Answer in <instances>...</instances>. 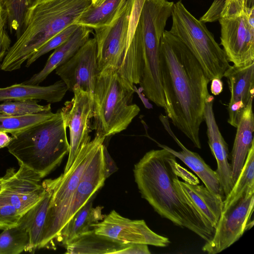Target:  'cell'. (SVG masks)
Instances as JSON below:
<instances>
[{"mask_svg": "<svg viewBox=\"0 0 254 254\" xmlns=\"http://www.w3.org/2000/svg\"><path fill=\"white\" fill-rule=\"evenodd\" d=\"M36 0H0L7 14V24L11 34L19 36L27 10Z\"/></svg>", "mask_w": 254, "mask_h": 254, "instance_id": "4dcf8cb0", "label": "cell"}, {"mask_svg": "<svg viewBox=\"0 0 254 254\" xmlns=\"http://www.w3.org/2000/svg\"><path fill=\"white\" fill-rule=\"evenodd\" d=\"M103 143L99 145L81 176L69 213L68 222L104 185L106 179L104 175Z\"/></svg>", "mask_w": 254, "mask_h": 254, "instance_id": "ac0fdd59", "label": "cell"}, {"mask_svg": "<svg viewBox=\"0 0 254 254\" xmlns=\"http://www.w3.org/2000/svg\"><path fill=\"white\" fill-rule=\"evenodd\" d=\"M223 77L227 79L230 92L228 105V123L236 127L254 95V62L242 66L230 65Z\"/></svg>", "mask_w": 254, "mask_h": 254, "instance_id": "9a60e30c", "label": "cell"}, {"mask_svg": "<svg viewBox=\"0 0 254 254\" xmlns=\"http://www.w3.org/2000/svg\"><path fill=\"white\" fill-rule=\"evenodd\" d=\"M178 182L183 191L215 229L223 209V197L211 192L203 185L179 180Z\"/></svg>", "mask_w": 254, "mask_h": 254, "instance_id": "7402d4cb", "label": "cell"}, {"mask_svg": "<svg viewBox=\"0 0 254 254\" xmlns=\"http://www.w3.org/2000/svg\"><path fill=\"white\" fill-rule=\"evenodd\" d=\"M134 0H125L112 20L94 30L99 71L106 67L116 70L133 84H139L141 69L128 52V34Z\"/></svg>", "mask_w": 254, "mask_h": 254, "instance_id": "52a82bcc", "label": "cell"}, {"mask_svg": "<svg viewBox=\"0 0 254 254\" xmlns=\"http://www.w3.org/2000/svg\"><path fill=\"white\" fill-rule=\"evenodd\" d=\"M106 137L95 134L92 140L81 145L69 169L54 179H46L52 193L39 249L54 248L68 222L76 191L81 176L97 148Z\"/></svg>", "mask_w": 254, "mask_h": 254, "instance_id": "8992f818", "label": "cell"}, {"mask_svg": "<svg viewBox=\"0 0 254 254\" xmlns=\"http://www.w3.org/2000/svg\"><path fill=\"white\" fill-rule=\"evenodd\" d=\"M92 31L90 28L79 25L66 42L54 50L42 69L23 83L39 85L53 71L66 62L76 53L90 38Z\"/></svg>", "mask_w": 254, "mask_h": 254, "instance_id": "d6986e66", "label": "cell"}, {"mask_svg": "<svg viewBox=\"0 0 254 254\" xmlns=\"http://www.w3.org/2000/svg\"><path fill=\"white\" fill-rule=\"evenodd\" d=\"M103 152L104 163V175L106 179L112 174L116 172L118 168L115 161L110 155L107 146L104 144V142L103 145Z\"/></svg>", "mask_w": 254, "mask_h": 254, "instance_id": "836d02e7", "label": "cell"}, {"mask_svg": "<svg viewBox=\"0 0 254 254\" xmlns=\"http://www.w3.org/2000/svg\"><path fill=\"white\" fill-rule=\"evenodd\" d=\"M129 244H123L95 233L93 229L77 237L65 246L67 254H119Z\"/></svg>", "mask_w": 254, "mask_h": 254, "instance_id": "603a6c76", "label": "cell"}, {"mask_svg": "<svg viewBox=\"0 0 254 254\" xmlns=\"http://www.w3.org/2000/svg\"><path fill=\"white\" fill-rule=\"evenodd\" d=\"M159 119L168 134L173 138L182 150L178 151L170 147L156 142L158 145L173 154L189 167L199 177L205 187L211 192L224 197L217 173L213 170L197 153L187 148L175 135L171 128L168 118L162 114Z\"/></svg>", "mask_w": 254, "mask_h": 254, "instance_id": "e0dca14e", "label": "cell"}, {"mask_svg": "<svg viewBox=\"0 0 254 254\" xmlns=\"http://www.w3.org/2000/svg\"><path fill=\"white\" fill-rule=\"evenodd\" d=\"M72 98L60 109L70 134L69 151L64 173L70 167L81 146L91 140V120L93 118L92 93L76 88Z\"/></svg>", "mask_w": 254, "mask_h": 254, "instance_id": "7c38bea8", "label": "cell"}, {"mask_svg": "<svg viewBox=\"0 0 254 254\" xmlns=\"http://www.w3.org/2000/svg\"><path fill=\"white\" fill-rule=\"evenodd\" d=\"M252 104L253 102H251L246 108L236 127L230 163L234 184L244 165L252 144L254 142V118Z\"/></svg>", "mask_w": 254, "mask_h": 254, "instance_id": "44dd1931", "label": "cell"}, {"mask_svg": "<svg viewBox=\"0 0 254 254\" xmlns=\"http://www.w3.org/2000/svg\"><path fill=\"white\" fill-rule=\"evenodd\" d=\"M92 0H36L25 13L15 42L0 63V70L19 69L41 47L74 24Z\"/></svg>", "mask_w": 254, "mask_h": 254, "instance_id": "3957f363", "label": "cell"}, {"mask_svg": "<svg viewBox=\"0 0 254 254\" xmlns=\"http://www.w3.org/2000/svg\"><path fill=\"white\" fill-rule=\"evenodd\" d=\"M56 73L66 84L68 90L76 88L93 93L99 72L95 38H90L66 62L57 67Z\"/></svg>", "mask_w": 254, "mask_h": 254, "instance_id": "5bb4252c", "label": "cell"}, {"mask_svg": "<svg viewBox=\"0 0 254 254\" xmlns=\"http://www.w3.org/2000/svg\"><path fill=\"white\" fill-rule=\"evenodd\" d=\"M65 83L60 80L46 86L16 83L0 87V102L8 100H43L49 103L60 102L67 91Z\"/></svg>", "mask_w": 254, "mask_h": 254, "instance_id": "ffe728a7", "label": "cell"}, {"mask_svg": "<svg viewBox=\"0 0 254 254\" xmlns=\"http://www.w3.org/2000/svg\"><path fill=\"white\" fill-rule=\"evenodd\" d=\"M254 206V194L241 198L236 204L222 211L212 238L206 242L203 252L216 254L237 241L254 225L252 219Z\"/></svg>", "mask_w": 254, "mask_h": 254, "instance_id": "8fae6325", "label": "cell"}, {"mask_svg": "<svg viewBox=\"0 0 254 254\" xmlns=\"http://www.w3.org/2000/svg\"><path fill=\"white\" fill-rule=\"evenodd\" d=\"M220 44L228 62L242 66L254 62V7L242 14L220 19Z\"/></svg>", "mask_w": 254, "mask_h": 254, "instance_id": "30bf717a", "label": "cell"}, {"mask_svg": "<svg viewBox=\"0 0 254 254\" xmlns=\"http://www.w3.org/2000/svg\"><path fill=\"white\" fill-rule=\"evenodd\" d=\"M7 24V14L0 1V31L5 28Z\"/></svg>", "mask_w": 254, "mask_h": 254, "instance_id": "f35d334b", "label": "cell"}, {"mask_svg": "<svg viewBox=\"0 0 254 254\" xmlns=\"http://www.w3.org/2000/svg\"><path fill=\"white\" fill-rule=\"evenodd\" d=\"M171 16L169 31L191 52L210 81L222 79L230 65L205 23L195 18L181 0L174 3Z\"/></svg>", "mask_w": 254, "mask_h": 254, "instance_id": "ba28073f", "label": "cell"}, {"mask_svg": "<svg viewBox=\"0 0 254 254\" xmlns=\"http://www.w3.org/2000/svg\"><path fill=\"white\" fill-rule=\"evenodd\" d=\"M210 81L211 93L214 95H219L223 89V83L221 79L213 78Z\"/></svg>", "mask_w": 254, "mask_h": 254, "instance_id": "8d00e7d4", "label": "cell"}, {"mask_svg": "<svg viewBox=\"0 0 254 254\" xmlns=\"http://www.w3.org/2000/svg\"><path fill=\"white\" fill-rule=\"evenodd\" d=\"M7 169L0 177V229L19 225L22 216L43 197L45 189L42 178L20 165Z\"/></svg>", "mask_w": 254, "mask_h": 254, "instance_id": "9c48e42d", "label": "cell"}, {"mask_svg": "<svg viewBox=\"0 0 254 254\" xmlns=\"http://www.w3.org/2000/svg\"><path fill=\"white\" fill-rule=\"evenodd\" d=\"M159 60L166 116L201 149L199 129L210 81L189 49L168 30L161 39Z\"/></svg>", "mask_w": 254, "mask_h": 254, "instance_id": "6da1fadb", "label": "cell"}, {"mask_svg": "<svg viewBox=\"0 0 254 254\" xmlns=\"http://www.w3.org/2000/svg\"><path fill=\"white\" fill-rule=\"evenodd\" d=\"M252 7L254 0H214L199 20L204 23L213 22L221 18L240 15Z\"/></svg>", "mask_w": 254, "mask_h": 254, "instance_id": "83f0119b", "label": "cell"}, {"mask_svg": "<svg viewBox=\"0 0 254 254\" xmlns=\"http://www.w3.org/2000/svg\"><path fill=\"white\" fill-rule=\"evenodd\" d=\"M51 111V103L40 105L37 100H8L0 104V113L12 116H25Z\"/></svg>", "mask_w": 254, "mask_h": 254, "instance_id": "1f68e13d", "label": "cell"}, {"mask_svg": "<svg viewBox=\"0 0 254 254\" xmlns=\"http://www.w3.org/2000/svg\"><path fill=\"white\" fill-rule=\"evenodd\" d=\"M11 40L5 28L0 31V61H1L10 47Z\"/></svg>", "mask_w": 254, "mask_h": 254, "instance_id": "d590c367", "label": "cell"}, {"mask_svg": "<svg viewBox=\"0 0 254 254\" xmlns=\"http://www.w3.org/2000/svg\"><path fill=\"white\" fill-rule=\"evenodd\" d=\"M95 194L71 218L63 229L57 243L65 246L71 241L91 230V225L102 220L105 216L102 213L103 207H93Z\"/></svg>", "mask_w": 254, "mask_h": 254, "instance_id": "d4e9b609", "label": "cell"}, {"mask_svg": "<svg viewBox=\"0 0 254 254\" xmlns=\"http://www.w3.org/2000/svg\"><path fill=\"white\" fill-rule=\"evenodd\" d=\"M91 227L95 233L123 244H144L164 248L171 243L168 238L151 230L144 220H130L114 210Z\"/></svg>", "mask_w": 254, "mask_h": 254, "instance_id": "4fadbf2b", "label": "cell"}, {"mask_svg": "<svg viewBox=\"0 0 254 254\" xmlns=\"http://www.w3.org/2000/svg\"><path fill=\"white\" fill-rule=\"evenodd\" d=\"M134 92V84L115 69L99 71L92 93L95 134L107 138L127 128L140 112L132 103Z\"/></svg>", "mask_w": 254, "mask_h": 254, "instance_id": "5b68a950", "label": "cell"}, {"mask_svg": "<svg viewBox=\"0 0 254 254\" xmlns=\"http://www.w3.org/2000/svg\"><path fill=\"white\" fill-rule=\"evenodd\" d=\"M176 158L164 148L149 151L134 165L135 183L142 197L161 217L207 242L214 229L181 189Z\"/></svg>", "mask_w": 254, "mask_h": 254, "instance_id": "7a4b0ae2", "label": "cell"}, {"mask_svg": "<svg viewBox=\"0 0 254 254\" xmlns=\"http://www.w3.org/2000/svg\"><path fill=\"white\" fill-rule=\"evenodd\" d=\"M29 238L25 228L20 223L7 228L0 234V254H19L26 252Z\"/></svg>", "mask_w": 254, "mask_h": 254, "instance_id": "f546056e", "label": "cell"}, {"mask_svg": "<svg viewBox=\"0 0 254 254\" xmlns=\"http://www.w3.org/2000/svg\"><path fill=\"white\" fill-rule=\"evenodd\" d=\"M79 25L72 24L52 37L41 47L26 62V66L29 67L39 58L66 42L75 32Z\"/></svg>", "mask_w": 254, "mask_h": 254, "instance_id": "d6a6232c", "label": "cell"}, {"mask_svg": "<svg viewBox=\"0 0 254 254\" xmlns=\"http://www.w3.org/2000/svg\"><path fill=\"white\" fill-rule=\"evenodd\" d=\"M55 115L51 111L25 116L7 115L0 113V131L13 136Z\"/></svg>", "mask_w": 254, "mask_h": 254, "instance_id": "f1b7e54d", "label": "cell"}, {"mask_svg": "<svg viewBox=\"0 0 254 254\" xmlns=\"http://www.w3.org/2000/svg\"><path fill=\"white\" fill-rule=\"evenodd\" d=\"M214 98L209 94L207 97L203 111V120L207 128L208 143L215 158L217 168L215 171L223 194H228L234 185L232 176L231 164L229 162L228 146L217 124L213 105Z\"/></svg>", "mask_w": 254, "mask_h": 254, "instance_id": "2e32d148", "label": "cell"}, {"mask_svg": "<svg viewBox=\"0 0 254 254\" xmlns=\"http://www.w3.org/2000/svg\"><path fill=\"white\" fill-rule=\"evenodd\" d=\"M125 0H98L92 3L74 24L93 30L108 24Z\"/></svg>", "mask_w": 254, "mask_h": 254, "instance_id": "484cf974", "label": "cell"}, {"mask_svg": "<svg viewBox=\"0 0 254 254\" xmlns=\"http://www.w3.org/2000/svg\"><path fill=\"white\" fill-rule=\"evenodd\" d=\"M42 184L46 190L44 196L22 216L19 222L25 228L29 235V243L26 252L32 253L39 249L52 193L45 180Z\"/></svg>", "mask_w": 254, "mask_h": 254, "instance_id": "cb8c5ba5", "label": "cell"}, {"mask_svg": "<svg viewBox=\"0 0 254 254\" xmlns=\"http://www.w3.org/2000/svg\"><path fill=\"white\" fill-rule=\"evenodd\" d=\"M66 127L60 109L52 118L13 135L6 147L20 165L43 179L68 154Z\"/></svg>", "mask_w": 254, "mask_h": 254, "instance_id": "277c9868", "label": "cell"}, {"mask_svg": "<svg viewBox=\"0 0 254 254\" xmlns=\"http://www.w3.org/2000/svg\"><path fill=\"white\" fill-rule=\"evenodd\" d=\"M148 245L144 244L130 243L119 254H150Z\"/></svg>", "mask_w": 254, "mask_h": 254, "instance_id": "e575fe53", "label": "cell"}, {"mask_svg": "<svg viewBox=\"0 0 254 254\" xmlns=\"http://www.w3.org/2000/svg\"><path fill=\"white\" fill-rule=\"evenodd\" d=\"M12 136L8 133L0 131V148L7 147L12 140Z\"/></svg>", "mask_w": 254, "mask_h": 254, "instance_id": "74e56055", "label": "cell"}, {"mask_svg": "<svg viewBox=\"0 0 254 254\" xmlns=\"http://www.w3.org/2000/svg\"><path fill=\"white\" fill-rule=\"evenodd\" d=\"M254 194V142L249 151L239 177L223 200L222 211L234 205L241 198Z\"/></svg>", "mask_w": 254, "mask_h": 254, "instance_id": "4316f807", "label": "cell"}, {"mask_svg": "<svg viewBox=\"0 0 254 254\" xmlns=\"http://www.w3.org/2000/svg\"><path fill=\"white\" fill-rule=\"evenodd\" d=\"M97 0H92V3H94V2H95L96 1H97Z\"/></svg>", "mask_w": 254, "mask_h": 254, "instance_id": "ab89813d", "label": "cell"}]
</instances>
